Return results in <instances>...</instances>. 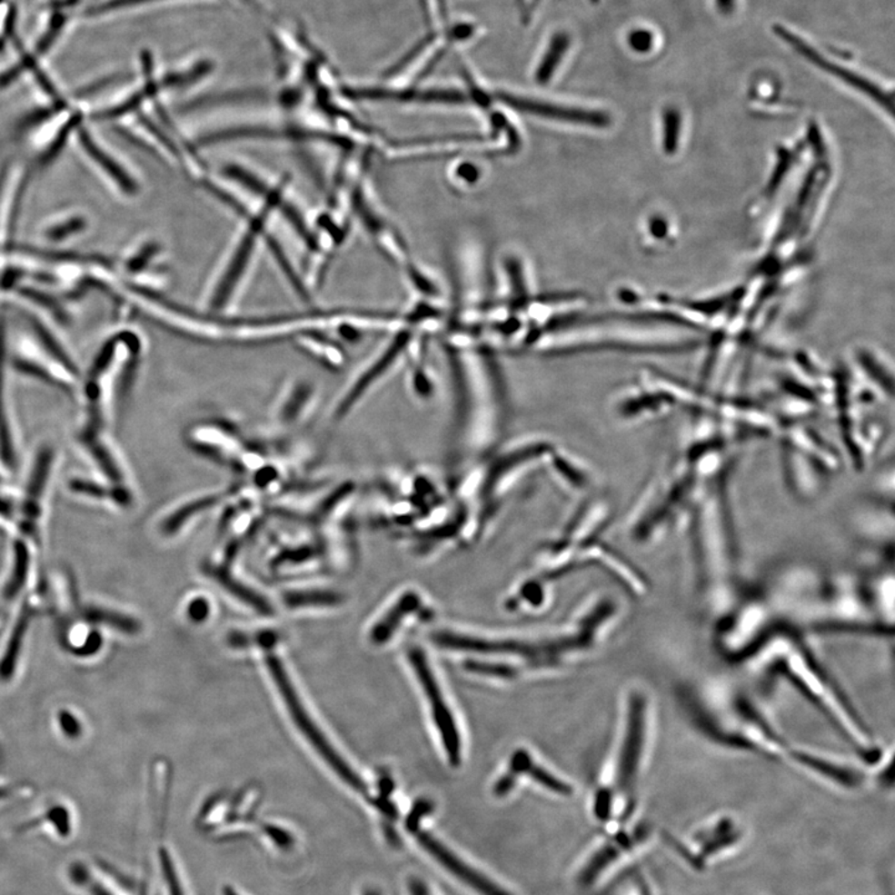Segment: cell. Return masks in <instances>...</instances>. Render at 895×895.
<instances>
[{
  "mask_svg": "<svg viewBox=\"0 0 895 895\" xmlns=\"http://www.w3.org/2000/svg\"><path fill=\"white\" fill-rule=\"evenodd\" d=\"M689 418L688 429L648 475L626 516L624 528L640 545H654L681 532L709 486L732 472L744 445L714 421Z\"/></svg>",
  "mask_w": 895,
  "mask_h": 895,
  "instance_id": "cell-1",
  "label": "cell"
},
{
  "mask_svg": "<svg viewBox=\"0 0 895 895\" xmlns=\"http://www.w3.org/2000/svg\"><path fill=\"white\" fill-rule=\"evenodd\" d=\"M744 667L791 684L870 768L886 752V745L878 741L862 714L799 627L789 623L780 628Z\"/></svg>",
  "mask_w": 895,
  "mask_h": 895,
  "instance_id": "cell-2",
  "label": "cell"
},
{
  "mask_svg": "<svg viewBox=\"0 0 895 895\" xmlns=\"http://www.w3.org/2000/svg\"><path fill=\"white\" fill-rule=\"evenodd\" d=\"M731 478L728 472L709 486L681 530L688 537L699 603L711 623L731 608L746 586L740 567Z\"/></svg>",
  "mask_w": 895,
  "mask_h": 895,
  "instance_id": "cell-3",
  "label": "cell"
},
{
  "mask_svg": "<svg viewBox=\"0 0 895 895\" xmlns=\"http://www.w3.org/2000/svg\"><path fill=\"white\" fill-rule=\"evenodd\" d=\"M679 699L699 731L718 745L785 763L792 741L735 681L707 677L681 687Z\"/></svg>",
  "mask_w": 895,
  "mask_h": 895,
  "instance_id": "cell-4",
  "label": "cell"
},
{
  "mask_svg": "<svg viewBox=\"0 0 895 895\" xmlns=\"http://www.w3.org/2000/svg\"><path fill=\"white\" fill-rule=\"evenodd\" d=\"M833 371L830 411L837 421L844 459L866 471L893 431L894 387L864 373L850 358Z\"/></svg>",
  "mask_w": 895,
  "mask_h": 895,
  "instance_id": "cell-5",
  "label": "cell"
},
{
  "mask_svg": "<svg viewBox=\"0 0 895 895\" xmlns=\"http://www.w3.org/2000/svg\"><path fill=\"white\" fill-rule=\"evenodd\" d=\"M789 623L792 624L768 577L754 586H745L731 608L711 623L712 646L722 660L744 665Z\"/></svg>",
  "mask_w": 895,
  "mask_h": 895,
  "instance_id": "cell-6",
  "label": "cell"
},
{
  "mask_svg": "<svg viewBox=\"0 0 895 895\" xmlns=\"http://www.w3.org/2000/svg\"><path fill=\"white\" fill-rule=\"evenodd\" d=\"M807 421L783 422L775 435L787 489L803 502H815L825 492L842 462L837 448Z\"/></svg>",
  "mask_w": 895,
  "mask_h": 895,
  "instance_id": "cell-7",
  "label": "cell"
},
{
  "mask_svg": "<svg viewBox=\"0 0 895 895\" xmlns=\"http://www.w3.org/2000/svg\"><path fill=\"white\" fill-rule=\"evenodd\" d=\"M621 606L612 597L601 600L591 611L582 623L579 633L560 638L556 641L530 643L520 641H486L481 638L462 636L452 631H437L433 636L434 643L442 648L454 651H478V653H508L522 655L536 664L556 663L563 654L590 648L596 640L600 628L620 614Z\"/></svg>",
  "mask_w": 895,
  "mask_h": 895,
  "instance_id": "cell-8",
  "label": "cell"
},
{
  "mask_svg": "<svg viewBox=\"0 0 895 895\" xmlns=\"http://www.w3.org/2000/svg\"><path fill=\"white\" fill-rule=\"evenodd\" d=\"M657 707L647 689L634 687L624 701L622 731L614 760V787L630 805L657 736Z\"/></svg>",
  "mask_w": 895,
  "mask_h": 895,
  "instance_id": "cell-9",
  "label": "cell"
},
{
  "mask_svg": "<svg viewBox=\"0 0 895 895\" xmlns=\"http://www.w3.org/2000/svg\"><path fill=\"white\" fill-rule=\"evenodd\" d=\"M785 765L844 791H857L874 778L873 769L856 752L850 755L803 742L792 741Z\"/></svg>",
  "mask_w": 895,
  "mask_h": 895,
  "instance_id": "cell-10",
  "label": "cell"
},
{
  "mask_svg": "<svg viewBox=\"0 0 895 895\" xmlns=\"http://www.w3.org/2000/svg\"><path fill=\"white\" fill-rule=\"evenodd\" d=\"M268 668L270 673H272L273 681H275L276 687L280 694H282L283 701L285 702L286 708L293 722H295L297 729L303 732V735L309 740L310 744L313 748L316 750L321 755V758L325 760L329 763L330 768L333 770L343 780L347 785L353 787L357 792H366V785L360 776L350 768L344 762V760L341 758L340 754H337L336 750L333 748L330 744L329 740L325 738V735L321 732L320 729L317 728L315 722L307 714L305 708H303L302 701L297 697L295 689L292 684V681L286 674L285 670H283L282 661L275 657V655L270 654L268 660Z\"/></svg>",
  "mask_w": 895,
  "mask_h": 895,
  "instance_id": "cell-11",
  "label": "cell"
},
{
  "mask_svg": "<svg viewBox=\"0 0 895 895\" xmlns=\"http://www.w3.org/2000/svg\"><path fill=\"white\" fill-rule=\"evenodd\" d=\"M408 660H410L412 668L420 681L425 699L429 702L432 719H433L435 728L439 732V738H441L448 761L452 766H459L462 761L461 734H459L454 715L449 709L434 671L421 648L412 647L408 651Z\"/></svg>",
  "mask_w": 895,
  "mask_h": 895,
  "instance_id": "cell-12",
  "label": "cell"
},
{
  "mask_svg": "<svg viewBox=\"0 0 895 895\" xmlns=\"http://www.w3.org/2000/svg\"><path fill=\"white\" fill-rule=\"evenodd\" d=\"M772 32L775 33V35H778L780 39L783 40L787 45L791 46L796 53H799L800 55L805 57L807 62L820 67V70L825 71V73H829L830 75L839 77V79L842 80L843 83L849 84L850 86H852L854 89L860 91V93L867 94V96H870V99L876 101L877 104H880L881 107H886V109L891 114V111H893V97H891V94H887L884 93V91L881 90L880 86H877L876 84L870 83V81L864 79L863 76L858 75V74L853 73V71L846 69V67L830 63L829 59H826V57L820 55L816 49H813L810 44H807L805 40L800 38V36L796 35V34L790 32V30L785 28V26L780 25V24H775V25H772Z\"/></svg>",
  "mask_w": 895,
  "mask_h": 895,
  "instance_id": "cell-13",
  "label": "cell"
},
{
  "mask_svg": "<svg viewBox=\"0 0 895 895\" xmlns=\"http://www.w3.org/2000/svg\"><path fill=\"white\" fill-rule=\"evenodd\" d=\"M417 839L420 840L421 846L423 847L429 854H432V857H433L434 860H437L438 862L445 868V870H449L452 876L457 877L459 880L462 881V883L467 884L468 887H471L472 890L478 891L479 894L512 895L508 893V891L502 890V887H499L498 884H495L494 881L482 876V873L476 872V870H472V868L468 866L467 863H464L462 860H459L454 853H452L451 850L445 849L443 844L433 839L431 834L420 832L418 833Z\"/></svg>",
  "mask_w": 895,
  "mask_h": 895,
  "instance_id": "cell-14",
  "label": "cell"
},
{
  "mask_svg": "<svg viewBox=\"0 0 895 895\" xmlns=\"http://www.w3.org/2000/svg\"><path fill=\"white\" fill-rule=\"evenodd\" d=\"M499 101L508 104L520 113L536 114V116L565 121V123L589 124V126L603 127L608 124V117L594 111L573 109V107L560 106V104H546L542 101L523 99L512 94L499 93Z\"/></svg>",
  "mask_w": 895,
  "mask_h": 895,
  "instance_id": "cell-15",
  "label": "cell"
},
{
  "mask_svg": "<svg viewBox=\"0 0 895 895\" xmlns=\"http://www.w3.org/2000/svg\"><path fill=\"white\" fill-rule=\"evenodd\" d=\"M421 607L422 600L420 594L414 592L404 593L400 601H397L396 604L384 614V617L382 618L380 622L373 627V631H371V638H373L374 643L381 644L390 640L392 634L403 622L405 616L417 612V611L421 610Z\"/></svg>",
  "mask_w": 895,
  "mask_h": 895,
  "instance_id": "cell-16",
  "label": "cell"
},
{
  "mask_svg": "<svg viewBox=\"0 0 895 895\" xmlns=\"http://www.w3.org/2000/svg\"><path fill=\"white\" fill-rule=\"evenodd\" d=\"M509 773H512L516 780L522 773H528L530 778L553 792L561 793V795H570L571 793V787L567 783L555 778L552 773L542 766L536 765L529 752L523 751V750H519L512 755Z\"/></svg>",
  "mask_w": 895,
  "mask_h": 895,
  "instance_id": "cell-17",
  "label": "cell"
},
{
  "mask_svg": "<svg viewBox=\"0 0 895 895\" xmlns=\"http://www.w3.org/2000/svg\"><path fill=\"white\" fill-rule=\"evenodd\" d=\"M638 836L640 833L634 834V836H630V834L621 833L618 834L616 840H612L606 847H603L599 853L596 854L584 868L582 873L580 876V881L582 886H589L592 883L600 873L602 872L604 868L610 866L614 860H617L622 850L630 849L638 840Z\"/></svg>",
  "mask_w": 895,
  "mask_h": 895,
  "instance_id": "cell-18",
  "label": "cell"
},
{
  "mask_svg": "<svg viewBox=\"0 0 895 895\" xmlns=\"http://www.w3.org/2000/svg\"><path fill=\"white\" fill-rule=\"evenodd\" d=\"M80 140L84 148H85L87 154L94 158V162H97V164H99L101 167H103L104 170L106 171L107 174H109L111 177H113L114 181L121 185V187L124 188V191H126L127 194H134L136 187H134V182L131 181V178H128L127 174L123 171V168L118 167V165L114 164V162L111 160V158L107 156V154H104L101 148L97 147L96 144H94V141L91 140V137L85 133V131L81 133Z\"/></svg>",
  "mask_w": 895,
  "mask_h": 895,
  "instance_id": "cell-19",
  "label": "cell"
},
{
  "mask_svg": "<svg viewBox=\"0 0 895 895\" xmlns=\"http://www.w3.org/2000/svg\"><path fill=\"white\" fill-rule=\"evenodd\" d=\"M19 617L18 622L12 631V636H10L5 657L0 661V677L3 679L10 678L9 675H12L15 670L16 658H18L20 648H22L24 634H25L32 614L28 612V610H24L22 616Z\"/></svg>",
  "mask_w": 895,
  "mask_h": 895,
  "instance_id": "cell-20",
  "label": "cell"
},
{
  "mask_svg": "<svg viewBox=\"0 0 895 895\" xmlns=\"http://www.w3.org/2000/svg\"><path fill=\"white\" fill-rule=\"evenodd\" d=\"M214 577L217 579L218 582H221L223 586L229 591V592L234 594V596L238 597V599L244 601L245 603L250 604L253 608H255L258 612L263 614H270L273 612L272 607H270V604L266 602L264 599H262V597L258 596L255 592H253V591L246 589V587L243 586L242 583H239L238 581L233 580L231 576H226L224 573L217 571V572L214 573Z\"/></svg>",
  "mask_w": 895,
  "mask_h": 895,
  "instance_id": "cell-21",
  "label": "cell"
},
{
  "mask_svg": "<svg viewBox=\"0 0 895 895\" xmlns=\"http://www.w3.org/2000/svg\"><path fill=\"white\" fill-rule=\"evenodd\" d=\"M85 617L86 620L93 621V622L107 624V626L124 631V633H136L140 628L133 618L113 612V611L103 610V608H87Z\"/></svg>",
  "mask_w": 895,
  "mask_h": 895,
  "instance_id": "cell-22",
  "label": "cell"
},
{
  "mask_svg": "<svg viewBox=\"0 0 895 895\" xmlns=\"http://www.w3.org/2000/svg\"><path fill=\"white\" fill-rule=\"evenodd\" d=\"M566 45L567 39L562 38V36H557V38L552 40V44L549 47V53H546V55L543 56L542 65L539 66V71L536 74V79L539 83L546 84L550 80V77L552 76L556 65H559L561 59H562Z\"/></svg>",
  "mask_w": 895,
  "mask_h": 895,
  "instance_id": "cell-23",
  "label": "cell"
},
{
  "mask_svg": "<svg viewBox=\"0 0 895 895\" xmlns=\"http://www.w3.org/2000/svg\"><path fill=\"white\" fill-rule=\"evenodd\" d=\"M23 547H16L15 570H13L12 577H9L5 586V599L8 600L15 599L19 590H22L23 583L25 582L26 572H28V555Z\"/></svg>",
  "mask_w": 895,
  "mask_h": 895,
  "instance_id": "cell-24",
  "label": "cell"
},
{
  "mask_svg": "<svg viewBox=\"0 0 895 895\" xmlns=\"http://www.w3.org/2000/svg\"><path fill=\"white\" fill-rule=\"evenodd\" d=\"M285 601L292 607L327 606L339 602V597L327 592H303L289 594Z\"/></svg>",
  "mask_w": 895,
  "mask_h": 895,
  "instance_id": "cell-25",
  "label": "cell"
},
{
  "mask_svg": "<svg viewBox=\"0 0 895 895\" xmlns=\"http://www.w3.org/2000/svg\"><path fill=\"white\" fill-rule=\"evenodd\" d=\"M161 863L162 870H164L165 884H167L170 895H184L181 880H179L177 872H175L174 864L172 862L170 854L165 850H161Z\"/></svg>",
  "mask_w": 895,
  "mask_h": 895,
  "instance_id": "cell-26",
  "label": "cell"
},
{
  "mask_svg": "<svg viewBox=\"0 0 895 895\" xmlns=\"http://www.w3.org/2000/svg\"><path fill=\"white\" fill-rule=\"evenodd\" d=\"M613 806V791L608 787L601 789L596 795V802H594V813H596L597 819L601 820H607L612 813Z\"/></svg>",
  "mask_w": 895,
  "mask_h": 895,
  "instance_id": "cell-27",
  "label": "cell"
},
{
  "mask_svg": "<svg viewBox=\"0 0 895 895\" xmlns=\"http://www.w3.org/2000/svg\"><path fill=\"white\" fill-rule=\"evenodd\" d=\"M628 43H630V45L634 52H650L651 45H653V34L644 29L634 30V32H631L630 36H628Z\"/></svg>",
  "mask_w": 895,
  "mask_h": 895,
  "instance_id": "cell-28",
  "label": "cell"
},
{
  "mask_svg": "<svg viewBox=\"0 0 895 895\" xmlns=\"http://www.w3.org/2000/svg\"><path fill=\"white\" fill-rule=\"evenodd\" d=\"M433 810V805L427 800H421L417 802V805L413 807L410 816L407 819V829L412 830V832H417L418 825H420L421 820L423 819L425 815H429Z\"/></svg>",
  "mask_w": 895,
  "mask_h": 895,
  "instance_id": "cell-29",
  "label": "cell"
},
{
  "mask_svg": "<svg viewBox=\"0 0 895 895\" xmlns=\"http://www.w3.org/2000/svg\"><path fill=\"white\" fill-rule=\"evenodd\" d=\"M59 724L62 725L63 731L65 732L67 738H79L81 724L73 712L65 711L60 712Z\"/></svg>",
  "mask_w": 895,
  "mask_h": 895,
  "instance_id": "cell-30",
  "label": "cell"
},
{
  "mask_svg": "<svg viewBox=\"0 0 895 895\" xmlns=\"http://www.w3.org/2000/svg\"><path fill=\"white\" fill-rule=\"evenodd\" d=\"M83 228V222L76 219V221L67 222L66 224L56 226L52 232H49L50 238L53 239H62L73 233L79 232Z\"/></svg>",
  "mask_w": 895,
  "mask_h": 895,
  "instance_id": "cell-31",
  "label": "cell"
},
{
  "mask_svg": "<svg viewBox=\"0 0 895 895\" xmlns=\"http://www.w3.org/2000/svg\"><path fill=\"white\" fill-rule=\"evenodd\" d=\"M265 832L282 849H289L292 846V837L285 830L276 829V827H266Z\"/></svg>",
  "mask_w": 895,
  "mask_h": 895,
  "instance_id": "cell-32",
  "label": "cell"
},
{
  "mask_svg": "<svg viewBox=\"0 0 895 895\" xmlns=\"http://www.w3.org/2000/svg\"><path fill=\"white\" fill-rule=\"evenodd\" d=\"M208 611L207 602L203 600H197L194 603H191L188 612L194 621H202L207 616Z\"/></svg>",
  "mask_w": 895,
  "mask_h": 895,
  "instance_id": "cell-33",
  "label": "cell"
},
{
  "mask_svg": "<svg viewBox=\"0 0 895 895\" xmlns=\"http://www.w3.org/2000/svg\"><path fill=\"white\" fill-rule=\"evenodd\" d=\"M715 5L722 15H731L734 12L735 0H715Z\"/></svg>",
  "mask_w": 895,
  "mask_h": 895,
  "instance_id": "cell-34",
  "label": "cell"
},
{
  "mask_svg": "<svg viewBox=\"0 0 895 895\" xmlns=\"http://www.w3.org/2000/svg\"><path fill=\"white\" fill-rule=\"evenodd\" d=\"M410 890L412 895H429L427 886L420 880H411Z\"/></svg>",
  "mask_w": 895,
  "mask_h": 895,
  "instance_id": "cell-35",
  "label": "cell"
},
{
  "mask_svg": "<svg viewBox=\"0 0 895 895\" xmlns=\"http://www.w3.org/2000/svg\"><path fill=\"white\" fill-rule=\"evenodd\" d=\"M459 174H461L462 177L467 179V181H474V179L478 177V171H476V168L472 167V165L471 164L464 165V167H462L461 171H459Z\"/></svg>",
  "mask_w": 895,
  "mask_h": 895,
  "instance_id": "cell-36",
  "label": "cell"
},
{
  "mask_svg": "<svg viewBox=\"0 0 895 895\" xmlns=\"http://www.w3.org/2000/svg\"><path fill=\"white\" fill-rule=\"evenodd\" d=\"M223 895H238V893L233 888L225 887L224 890H223Z\"/></svg>",
  "mask_w": 895,
  "mask_h": 895,
  "instance_id": "cell-37",
  "label": "cell"
},
{
  "mask_svg": "<svg viewBox=\"0 0 895 895\" xmlns=\"http://www.w3.org/2000/svg\"><path fill=\"white\" fill-rule=\"evenodd\" d=\"M364 895H380V894H378L377 891L374 890H368L366 891V893H364Z\"/></svg>",
  "mask_w": 895,
  "mask_h": 895,
  "instance_id": "cell-38",
  "label": "cell"
},
{
  "mask_svg": "<svg viewBox=\"0 0 895 895\" xmlns=\"http://www.w3.org/2000/svg\"><path fill=\"white\" fill-rule=\"evenodd\" d=\"M708 418H709V417H708ZM722 425H724V424H722ZM725 427H726V425H725ZM728 428H729V427H728ZM732 431H734V429H732ZM734 432H735V431H734ZM735 433H736V432H735ZM736 434H738V433H736ZM738 435H739V434H738ZM739 437H740V435H739ZM740 438H741V437H740ZM741 439H742V438H741ZM742 441H744V439H742ZM744 442H745V441H744ZM745 443H746V442H745Z\"/></svg>",
  "mask_w": 895,
  "mask_h": 895,
  "instance_id": "cell-39",
  "label": "cell"
}]
</instances>
